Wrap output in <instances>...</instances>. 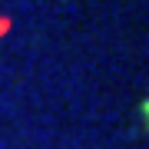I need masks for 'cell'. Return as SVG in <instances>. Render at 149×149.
I'll use <instances>...</instances> for the list:
<instances>
[{"label":"cell","mask_w":149,"mask_h":149,"mask_svg":"<svg viewBox=\"0 0 149 149\" xmlns=\"http://www.w3.org/2000/svg\"><path fill=\"white\" fill-rule=\"evenodd\" d=\"M146 113H149V103H146Z\"/></svg>","instance_id":"6da1fadb"}]
</instances>
